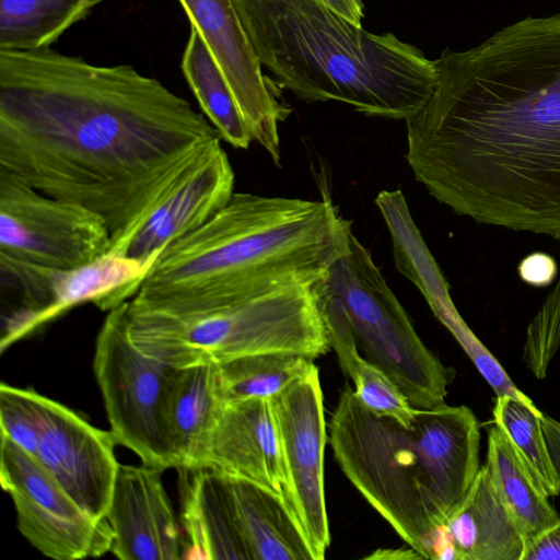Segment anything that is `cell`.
I'll use <instances>...</instances> for the list:
<instances>
[{
    "mask_svg": "<svg viewBox=\"0 0 560 560\" xmlns=\"http://www.w3.org/2000/svg\"><path fill=\"white\" fill-rule=\"evenodd\" d=\"M219 138L187 100L132 66L0 50V171L98 213L112 244Z\"/></svg>",
    "mask_w": 560,
    "mask_h": 560,
    "instance_id": "cell-1",
    "label": "cell"
},
{
    "mask_svg": "<svg viewBox=\"0 0 560 560\" xmlns=\"http://www.w3.org/2000/svg\"><path fill=\"white\" fill-rule=\"evenodd\" d=\"M406 120V159L440 203L486 225L560 241V14L444 50Z\"/></svg>",
    "mask_w": 560,
    "mask_h": 560,
    "instance_id": "cell-2",
    "label": "cell"
},
{
    "mask_svg": "<svg viewBox=\"0 0 560 560\" xmlns=\"http://www.w3.org/2000/svg\"><path fill=\"white\" fill-rule=\"evenodd\" d=\"M351 223L320 200L234 192L205 224L155 258L129 308L182 315L277 281L322 275L349 246Z\"/></svg>",
    "mask_w": 560,
    "mask_h": 560,
    "instance_id": "cell-3",
    "label": "cell"
},
{
    "mask_svg": "<svg viewBox=\"0 0 560 560\" xmlns=\"http://www.w3.org/2000/svg\"><path fill=\"white\" fill-rule=\"evenodd\" d=\"M343 475L423 559L479 469L480 428L467 406L417 408L409 427L369 411L346 386L328 423Z\"/></svg>",
    "mask_w": 560,
    "mask_h": 560,
    "instance_id": "cell-4",
    "label": "cell"
},
{
    "mask_svg": "<svg viewBox=\"0 0 560 560\" xmlns=\"http://www.w3.org/2000/svg\"><path fill=\"white\" fill-rule=\"evenodd\" d=\"M262 67L306 102H341L408 120L431 95L435 60L392 33L373 34L319 0H233Z\"/></svg>",
    "mask_w": 560,
    "mask_h": 560,
    "instance_id": "cell-5",
    "label": "cell"
},
{
    "mask_svg": "<svg viewBox=\"0 0 560 560\" xmlns=\"http://www.w3.org/2000/svg\"><path fill=\"white\" fill-rule=\"evenodd\" d=\"M324 273L277 281L182 315L133 311L126 302L128 334L143 354L173 368L270 352L314 360L331 349L317 291Z\"/></svg>",
    "mask_w": 560,
    "mask_h": 560,
    "instance_id": "cell-6",
    "label": "cell"
},
{
    "mask_svg": "<svg viewBox=\"0 0 560 560\" xmlns=\"http://www.w3.org/2000/svg\"><path fill=\"white\" fill-rule=\"evenodd\" d=\"M320 301L348 323L365 359L419 409L445 404L453 371L424 345L368 249L352 232L347 252L317 283Z\"/></svg>",
    "mask_w": 560,
    "mask_h": 560,
    "instance_id": "cell-7",
    "label": "cell"
},
{
    "mask_svg": "<svg viewBox=\"0 0 560 560\" xmlns=\"http://www.w3.org/2000/svg\"><path fill=\"white\" fill-rule=\"evenodd\" d=\"M173 366L143 354L131 341L126 302L107 312L98 330L93 371L117 443L142 464L175 468L163 424V398Z\"/></svg>",
    "mask_w": 560,
    "mask_h": 560,
    "instance_id": "cell-8",
    "label": "cell"
},
{
    "mask_svg": "<svg viewBox=\"0 0 560 560\" xmlns=\"http://www.w3.org/2000/svg\"><path fill=\"white\" fill-rule=\"evenodd\" d=\"M151 265L109 250L75 269H56L0 255V283L16 290L20 305L2 318L7 348L82 303L102 311L129 301Z\"/></svg>",
    "mask_w": 560,
    "mask_h": 560,
    "instance_id": "cell-9",
    "label": "cell"
},
{
    "mask_svg": "<svg viewBox=\"0 0 560 560\" xmlns=\"http://www.w3.org/2000/svg\"><path fill=\"white\" fill-rule=\"evenodd\" d=\"M110 247L112 233L102 215L0 171V255L75 269L101 258Z\"/></svg>",
    "mask_w": 560,
    "mask_h": 560,
    "instance_id": "cell-10",
    "label": "cell"
},
{
    "mask_svg": "<svg viewBox=\"0 0 560 560\" xmlns=\"http://www.w3.org/2000/svg\"><path fill=\"white\" fill-rule=\"evenodd\" d=\"M0 482L12 499L20 533L42 555L79 560L110 551L107 520L89 515L33 455L3 435Z\"/></svg>",
    "mask_w": 560,
    "mask_h": 560,
    "instance_id": "cell-11",
    "label": "cell"
},
{
    "mask_svg": "<svg viewBox=\"0 0 560 560\" xmlns=\"http://www.w3.org/2000/svg\"><path fill=\"white\" fill-rule=\"evenodd\" d=\"M288 478V503L314 555L323 560L330 545L324 486L328 440L317 366L271 398Z\"/></svg>",
    "mask_w": 560,
    "mask_h": 560,
    "instance_id": "cell-12",
    "label": "cell"
},
{
    "mask_svg": "<svg viewBox=\"0 0 560 560\" xmlns=\"http://www.w3.org/2000/svg\"><path fill=\"white\" fill-rule=\"evenodd\" d=\"M215 139L188 161L147 214L109 250L152 265L171 243L205 224L231 199L234 171Z\"/></svg>",
    "mask_w": 560,
    "mask_h": 560,
    "instance_id": "cell-13",
    "label": "cell"
},
{
    "mask_svg": "<svg viewBox=\"0 0 560 560\" xmlns=\"http://www.w3.org/2000/svg\"><path fill=\"white\" fill-rule=\"evenodd\" d=\"M38 429L34 457L92 517L106 518L119 468L110 430L33 390Z\"/></svg>",
    "mask_w": 560,
    "mask_h": 560,
    "instance_id": "cell-14",
    "label": "cell"
},
{
    "mask_svg": "<svg viewBox=\"0 0 560 560\" xmlns=\"http://www.w3.org/2000/svg\"><path fill=\"white\" fill-rule=\"evenodd\" d=\"M223 72L254 142L280 164L279 124L289 115L243 27L233 0H179Z\"/></svg>",
    "mask_w": 560,
    "mask_h": 560,
    "instance_id": "cell-15",
    "label": "cell"
},
{
    "mask_svg": "<svg viewBox=\"0 0 560 560\" xmlns=\"http://www.w3.org/2000/svg\"><path fill=\"white\" fill-rule=\"evenodd\" d=\"M163 470L119 465L106 520L121 560H177L183 556L180 524L162 482Z\"/></svg>",
    "mask_w": 560,
    "mask_h": 560,
    "instance_id": "cell-16",
    "label": "cell"
},
{
    "mask_svg": "<svg viewBox=\"0 0 560 560\" xmlns=\"http://www.w3.org/2000/svg\"><path fill=\"white\" fill-rule=\"evenodd\" d=\"M201 468L255 482L288 501V478L272 399L223 402Z\"/></svg>",
    "mask_w": 560,
    "mask_h": 560,
    "instance_id": "cell-17",
    "label": "cell"
},
{
    "mask_svg": "<svg viewBox=\"0 0 560 560\" xmlns=\"http://www.w3.org/2000/svg\"><path fill=\"white\" fill-rule=\"evenodd\" d=\"M459 560H521L525 537L486 465L445 521Z\"/></svg>",
    "mask_w": 560,
    "mask_h": 560,
    "instance_id": "cell-18",
    "label": "cell"
},
{
    "mask_svg": "<svg viewBox=\"0 0 560 560\" xmlns=\"http://www.w3.org/2000/svg\"><path fill=\"white\" fill-rule=\"evenodd\" d=\"M222 401L215 364L172 368L164 388L163 424L175 468H201Z\"/></svg>",
    "mask_w": 560,
    "mask_h": 560,
    "instance_id": "cell-19",
    "label": "cell"
},
{
    "mask_svg": "<svg viewBox=\"0 0 560 560\" xmlns=\"http://www.w3.org/2000/svg\"><path fill=\"white\" fill-rule=\"evenodd\" d=\"M224 478L236 525L250 560H315L311 545L283 497L242 478L228 475Z\"/></svg>",
    "mask_w": 560,
    "mask_h": 560,
    "instance_id": "cell-20",
    "label": "cell"
},
{
    "mask_svg": "<svg viewBox=\"0 0 560 560\" xmlns=\"http://www.w3.org/2000/svg\"><path fill=\"white\" fill-rule=\"evenodd\" d=\"M183 73L195 97L221 139L236 149L254 142L233 92L215 59L191 26L182 60Z\"/></svg>",
    "mask_w": 560,
    "mask_h": 560,
    "instance_id": "cell-21",
    "label": "cell"
},
{
    "mask_svg": "<svg viewBox=\"0 0 560 560\" xmlns=\"http://www.w3.org/2000/svg\"><path fill=\"white\" fill-rule=\"evenodd\" d=\"M485 465L516 518L525 540L558 520L559 514L549 498L536 486L508 436L495 423L487 431Z\"/></svg>",
    "mask_w": 560,
    "mask_h": 560,
    "instance_id": "cell-22",
    "label": "cell"
},
{
    "mask_svg": "<svg viewBox=\"0 0 560 560\" xmlns=\"http://www.w3.org/2000/svg\"><path fill=\"white\" fill-rule=\"evenodd\" d=\"M103 0H0V50L49 48Z\"/></svg>",
    "mask_w": 560,
    "mask_h": 560,
    "instance_id": "cell-23",
    "label": "cell"
},
{
    "mask_svg": "<svg viewBox=\"0 0 560 560\" xmlns=\"http://www.w3.org/2000/svg\"><path fill=\"white\" fill-rule=\"evenodd\" d=\"M313 360L298 353L270 352L240 357L215 364L222 402L272 398L306 374Z\"/></svg>",
    "mask_w": 560,
    "mask_h": 560,
    "instance_id": "cell-24",
    "label": "cell"
},
{
    "mask_svg": "<svg viewBox=\"0 0 560 560\" xmlns=\"http://www.w3.org/2000/svg\"><path fill=\"white\" fill-rule=\"evenodd\" d=\"M493 422L508 436L536 486L548 497L560 494V482L541 425L538 408L510 397L497 396Z\"/></svg>",
    "mask_w": 560,
    "mask_h": 560,
    "instance_id": "cell-25",
    "label": "cell"
},
{
    "mask_svg": "<svg viewBox=\"0 0 560 560\" xmlns=\"http://www.w3.org/2000/svg\"><path fill=\"white\" fill-rule=\"evenodd\" d=\"M337 357L342 371L352 380L355 397L369 411L392 418L405 427L411 424L417 408L381 369L360 355L358 346Z\"/></svg>",
    "mask_w": 560,
    "mask_h": 560,
    "instance_id": "cell-26",
    "label": "cell"
},
{
    "mask_svg": "<svg viewBox=\"0 0 560 560\" xmlns=\"http://www.w3.org/2000/svg\"><path fill=\"white\" fill-rule=\"evenodd\" d=\"M517 272L526 284L541 288L552 283L558 273V266L551 256L537 252L522 259Z\"/></svg>",
    "mask_w": 560,
    "mask_h": 560,
    "instance_id": "cell-27",
    "label": "cell"
},
{
    "mask_svg": "<svg viewBox=\"0 0 560 560\" xmlns=\"http://www.w3.org/2000/svg\"><path fill=\"white\" fill-rule=\"evenodd\" d=\"M521 560H560V515L552 525L525 540Z\"/></svg>",
    "mask_w": 560,
    "mask_h": 560,
    "instance_id": "cell-28",
    "label": "cell"
},
{
    "mask_svg": "<svg viewBox=\"0 0 560 560\" xmlns=\"http://www.w3.org/2000/svg\"><path fill=\"white\" fill-rule=\"evenodd\" d=\"M541 425L560 482V422L544 415L541 417Z\"/></svg>",
    "mask_w": 560,
    "mask_h": 560,
    "instance_id": "cell-29",
    "label": "cell"
},
{
    "mask_svg": "<svg viewBox=\"0 0 560 560\" xmlns=\"http://www.w3.org/2000/svg\"><path fill=\"white\" fill-rule=\"evenodd\" d=\"M355 25L362 26V0H319Z\"/></svg>",
    "mask_w": 560,
    "mask_h": 560,
    "instance_id": "cell-30",
    "label": "cell"
},
{
    "mask_svg": "<svg viewBox=\"0 0 560 560\" xmlns=\"http://www.w3.org/2000/svg\"><path fill=\"white\" fill-rule=\"evenodd\" d=\"M366 559H423L416 550L406 549H380L365 557Z\"/></svg>",
    "mask_w": 560,
    "mask_h": 560,
    "instance_id": "cell-31",
    "label": "cell"
},
{
    "mask_svg": "<svg viewBox=\"0 0 560 560\" xmlns=\"http://www.w3.org/2000/svg\"><path fill=\"white\" fill-rule=\"evenodd\" d=\"M548 301L550 303L551 310L560 324V279L552 288L551 292L548 294Z\"/></svg>",
    "mask_w": 560,
    "mask_h": 560,
    "instance_id": "cell-32",
    "label": "cell"
}]
</instances>
